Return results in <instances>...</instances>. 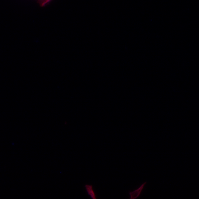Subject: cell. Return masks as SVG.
<instances>
[{
	"mask_svg": "<svg viewBox=\"0 0 199 199\" xmlns=\"http://www.w3.org/2000/svg\"><path fill=\"white\" fill-rule=\"evenodd\" d=\"M146 184V182H144L140 186L139 188H138L137 189L130 192L129 194L130 196V199H136L138 197H139Z\"/></svg>",
	"mask_w": 199,
	"mask_h": 199,
	"instance_id": "cell-1",
	"label": "cell"
},
{
	"mask_svg": "<svg viewBox=\"0 0 199 199\" xmlns=\"http://www.w3.org/2000/svg\"><path fill=\"white\" fill-rule=\"evenodd\" d=\"M85 188H86V191L88 195L90 196V197L92 199H96V195L95 193L94 192L93 189V186L92 185H85Z\"/></svg>",
	"mask_w": 199,
	"mask_h": 199,
	"instance_id": "cell-2",
	"label": "cell"
},
{
	"mask_svg": "<svg viewBox=\"0 0 199 199\" xmlns=\"http://www.w3.org/2000/svg\"><path fill=\"white\" fill-rule=\"evenodd\" d=\"M51 1L52 0H37L38 2L41 7L45 6Z\"/></svg>",
	"mask_w": 199,
	"mask_h": 199,
	"instance_id": "cell-3",
	"label": "cell"
}]
</instances>
